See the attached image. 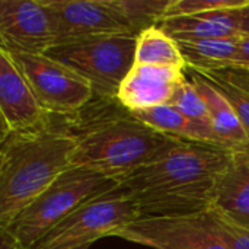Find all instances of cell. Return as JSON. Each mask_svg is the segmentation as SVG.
<instances>
[{"label":"cell","instance_id":"cell-27","mask_svg":"<svg viewBox=\"0 0 249 249\" xmlns=\"http://www.w3.org/2000/svg\"><path fill=\"white\" fill-rule=\"evenodd\" d=\"M0 249H25L6 229H0Z\"/></svg>","mask_w":249,"mask_h":249},{"label":"cell","instance_id":"cell-17","mask_svg":"<svg viewBox=\"0 0 249 249\" xmlns=\"http://www.w3.org/2000/svg\"><path fill=\"white\" fill-rule=\"evenodd\" d=\"M187 67L197 71L228 69L239 48L241 36L197 41H177Z\"/></svg>","mask_w":249,"mask_h":249},{"label":"cell","instance_id":"cell-16","mask_svg":"<svg viewBox=\"0 0 249 249\" xmlns=\"http://www.w3.org/2000/svg\"><path fill=\"white\" fill-rule=\"evenodd\" d=\"M131 114L142 123L147 124L149 127L163 134H168L171 137H175L178 140L203 143V144H210L225 149L220 139L213 131H209L201 125L196 124L194 121L182 115L178 109H175L169 104L156 108L143 109V111H136Z\"/></svg>","mask_w":249,"mask_h":249},{"label":"cell","instance_id":"cell-3","mask_svg":"<svg viewBox=\"0 0 249 249\" xmlns=\"http://www.w3.org/2000/svg\"><path fill=\"white\" fill-rule=\"evenodd\" d=\"M70 121L76 137L71 166L99 172L117 182L156 162L184 140L163 134L127 109Z\"/></svg>","mask_w":249,"mask_h":249},{"label":"cell","instance_id":"cell-11","mask_svg":"<svg viewBox=\"0 0 249 249\" xmlns=\"http://www.w3.org/2000/svg\"><path fill=\"white\" fill-rule=\"evenodd\" d=\"M0 112L1 140L13 131L36 128L53 117L39 105L10 54L3 48H0Z\"/></svg>","mask_w":249,"mask_h":249},{"label":"cell","instance_id":"cell-25","mask_svg":"<svg viewBox=\"0 0 249 249\" xmlns=\"http://www.w3.org/2000/svg\"><path fill=\"white\" fill-rule=\"evenodd\" d=\"M233 83L249 92V69H223L222 70Z\"/></svg>","mask_w":249,"mask_h":249},{"label":"cell","instance_id":"cell-24","mask_svg":"<svg viewBox=\"0 0 249 249\" xmlns=\"http://www.w3.org/2000/svg\"><path fill=\"white\" fill-rule=\"evenodd\" d=\"M228 69H249V36L241 35L238 53Z\"/></svg>","mask_w":249,"mask_h":249},{"label":"cell","instance_id":"cell-21","mask_svg":"<svg viewBox=\"0 0 249 249\" xmlns=\"http://www.w3.org/2000/svg\"><path fill=\"white\" fill-rule=\"evenodd\" d=\"M194 70V69H193ZM232 105L249 136V92L233 83L222 70L200 71Z\"/></svg>","mask_w":249,"mask_h":249},{"label":"cell","instance_id":"cell-12","mask_svg":"<svg viewBox=\"0 0 249 249\" xmlns=\"http://www.w3.org/2000/svg\"><path fill=\"white\" fill-rule=\"evenodd\" d=\"M185 80V69L134 64L118 89L117 102L130 112L168 105Z\"/></svg>","mask_w":249,"mask_h":249},{"label":"cell","instance_id":"cell-23","mask_svg":"<svg viewBox=\"0 0 249 249\" xmlns=\"http://www.w3.org/2000/svg\"><path fill=\"white\" fill-rule=\"evenodd\" d=\"M220 236L229 249H249V226L235 222L219 210L210 209Z\"/></svg>","mask_w":249,"mask_h":249},{"label":"cell","instance_id":"cell-5","mask_svg":"<svg viewBox=\"0 0 249 249\" xmlns=\"http://www.w3.org/2000/svg\"><path fill=\"white\" fill-rule=\"evenodd\" d=\"M137 35H105L53 45L45 55L86 79L95 96L117 101L125 76L134 66Z\"/></svg>","mask_w":249,"mask_h":249},{"label":"cell","instance_id":"cell-22","mask_svg":"<svg viewBox=\"0 0 249 249\" xmlns=\"http://www.w3.org/2000/svg\"><path fill=\"white\" fill-rule=\"evenodd\" d=\"M248 0H172L162 19L200 15L206 12L239 9ZM160 19V20H162Z\"/></svg>","mask_w":249,"mask_h":249},{"label":"cell","instance_id":"cell-9","mask_svg":"<svg viewBox=\"0 0 249 249\" xmlns=\"http://www.w3.org/2000/svg\"><path fill=\"white\" fill-rule=\"evenodd\" d=\"M48 9L54 45L105 35H136L108 0H42Z\"/></svg>","mask_w":249,"mask_h":249},{"label":"cell","instance_id":"cell-7","mask_svg":"<svg viewBox=\"0 0 249 249\" xmlns=\"http://www.w3.org/2000/svg\"><path fill=\"white\" fill-rule=\"evenodd\" d=\"M10 58L50 115H77L95 98L86 79L45 54H10Z\"/></svg>","mask_w":249,"mask_h":249},{"label":"cell","instance_id":"cell-14","mask_svg":"<svg viewBox=\"0 0 249 249\" xmlns=\"http://www.w3.org/2000/svg\"><path fill=\"white\" fill-rule=\"evenodd\" d=\"M245 6V4H244ZM175 41H197L241 36L238 9L168 18L156 23Z\"/></svg>","mask_w":249,"mask_h":249},{"label":"cell","instance_id":"cell-8","mask_svg":"<svg viewBox=\"0 0 249 249\" xmlns=\"http://www.w3.org/2000/svg\"><path fill=\"white\" fill-rule=\"evenodd\" d=\"M114 236L153 249H229L212 212L177 217H143Z\"/></svg>","mask_w":249,"mask_h":249},{"label":"cell","instance_id":"cell-13","mask_svg":"<svg viewBox=\"0 0 249 249\" xmlns=\"http://www.w3.org/2000/svg\"><path fill=\"white\" fill-rule=\"evenodd\" d=\"M190 80L203 96L213 123V130L225 149L233 153L249 152V136L229 101L197 70L185 69Z\"/></svg>","mask_w":249,"mask_h":249},{"label":"cell","instance_id":"cell-28","mask_svg":"<svg viewBox=\"0 0 249 249\" xmlns=\"http://www.w3.org/2000/svg\"><path fill=\"white\" fill-rule=\"evenodd\" d=\"M90 248V244H86V245H79V247H71V248H61V249H89Z\"/></svg>","mask_w":249,"mask_h":249},{"label":"cell","instance_id":"cell-2","mask_svg":"<svg viewBox=\"0 0 249 249\" xmlns=\"http://www.w3.org/2000/svg\"><path fill=\"white\" fill-rule=\"evenodd\" d=\"M55 118L0 140V229L71 168L76 137Z\"/></svg>","mask_w":249,"mask_h":249},{"label":"cell","instance_id":"cell-6","mask_svg":"<svg viewBox=\"0 0 249 249\" xmlns=\"http://www.w3.org/2000/svg\"><path fill=\"white\" fill-rule=\"evenodd\" d=\"M140 213L131 194L120 184L77 207L51 229L32 249H61L93 244L139 220Z\"/></svg>","mask_w":249,"mask_h":249},{"label":"cell","instance_id":"cell-10","mask_svg":"<svg viewBox=\"0 0 249 249\" xmlns=\"http://www.w3.org/2000/svg\"><path fill=\"white\" fill-rule=\"evenodd\" d=\"M0 42L10 54H45L54 45L42 0H0Z\"/></svg>","mask_w":249,"mask_h":249},{"label":"cell","instance_id":"cell-15","mask_svg":"<svg viewBox=\"0 0 249 249\" xmlns=\"http://www.w3.org/2000/svg\"><path fill=\"white\" fill-rule=\"evenodd\" d=\"M212 209L249 226V158L247 152L235 153L233 163L219 178Z\"/></svg>","mask_w":249,"mask_h":249},{"label":"cell","instance_id":"cell-29","mask_svg":"<svg viewBox=\"0 0 249 249\" xmlns=\"http://www.w3.org/2000/svg\"><path fill=\"white\" fill-rule=\"evenodd\" d=\"M247 153H248V158H249V152H247Z\"/></svg>","mask_w":249,"mask_h":249},{"label":"cell","instance_id":"cell-19","mask_svg":"<svg viewBox=\"0 0 249 249\" xmlns=\"http://www.w3.org/2000/svg\"><path fill=\"white\" fill-rule=\"evenodd\" d=\"M172 0H108L130 25L131 31L139 35L142 31L156 25L165 15Z\"/></svg>","mask_w":249,"mask_h":249},{"label":"cell","instance_id":"cell-20","mask_svg":"<svg viewBox=\"0 0 249 249\" xmlns=\"http://www.w3.org/2000/svg\"><path fill=\"white\" fill-rule=\"evenodd\" d=\"M169 105H172L175 109H178L182 115H185L187 118H190L196 124H198L203 128L214 133L209 108H207L203 96L198 93L197 88L194 86V83L191 80H185L177 89Z\"/></svg>","mask_w":249,"mask_h":249},{"label":"cell","instance_id":"cell-26","mask_svg":"<svg viewBox=\"0 0 249 249\" xmlns=\"http://www.w3.org/2000/svg\"><path fill=\"white\" fill-rule=\"evenodd\" d=\"M238 22L241 35L249 36V0L245 3V6L238 9Z\"/></svg>","mask_w":249,"mask_h":249},{"label":"cell","instance_id":"cell-18","mask_svg":"<svg viewBox=\"0 0 249 249\" xmlns=\"http://www.w3.org/2000/svg\"><path fill=\"white\" fill-rule=\"evenodd\" d=\"M134 64L187 69L178 42L158 25H153L137 35Z\"/></svg>","mask_w":249,"mask_h":249},{"label":"cell","instance_id":"cell-1","mask_svg":"<svg viewBox=\"0 0 249 249\" xmlns=\"http://www.w3.org/2000/svg\"><path fill=\"white\" fill-rule=\"evenodd\" d=\"M233 160L228 149L182 142L120 185L134 198L140 219L198 214L213 207L217 181Z\"/></svg>","mask_w":249,"mask_h":249},{"label":"cell","instance_id":"cell-4","mask_svg":"<svg viewBox=\"0 0 249 249\" xmlns=\"http://www.w3.org/2000/svg\"><path fill=\"white\" fill-rule=\"evenodd\" d=\"M118 184L99 172L71 166L1 229L25 249H32L77 207Z\"/></svg>","mask_w":249,"mask_h":249}]
</instances>
